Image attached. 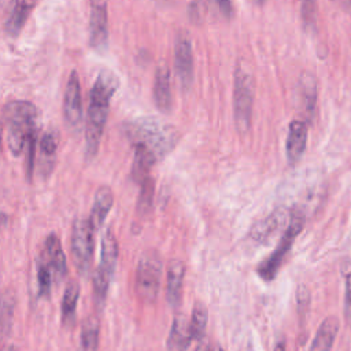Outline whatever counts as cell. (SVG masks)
Returning <instances> with one entry per match:
<instances>
[{
    "label": "cell",
    "mask_w": 351,
    "mask_h": 351,
    "mask_svg": "<svg viewBox=\"0 0 351 351\" xmlns=\"http://www.w3.org/2000/svg\"><path fill=\"white\" fill-rule=\"evenodd\" d=\"M118 262V241L111 229L106 230L101 239L100 262L93 274V302L97 308L106 303L108 288Z\"/></svg>",
    "instance_id": "obj_4"
},
{
    "label": "cell",
    "mask_w": 351,
    "mask_h": 351,
    "mask_svg": "<svg viewBox=\"0 0 351 351\" xmlns=\"http://www.w3.org/2000/svg\"><path fill=\"white\" fill-rule=\"evenodd\" d=\"M36 1L37 0H18L14 10L10 12V18L5 22V32L11 37H16L21 33L36 5Z\"/></svg>",
    "instance_id": "obj_22"
},
{
    "label": "cell",
    "mask_w": 351,
    "mask_h": 351,
    "mask_svg": "<svg viewBox=\"0 0 351 351\" xmlns=\"http://www.w3.org/2000/svg\"><path fill=\"white\" fill-rule=\"evenodd\" d=\"M174 70L177 81L184 90H188L193 82V52L186 34L181 33L174 44Z\"/></svg>",
    "instance_id": "obj_9"
},
{
    "label": "cell",
    "mask_w": 351,
    "mask_h": 351,
    "mask_svg": "<svg viewBox=\"0 0 351 351\" xmlns=\"http://www.w3.org/2000/svg\"><path fill=\"white\" fill-rule=\"evenodd\" d=\"M134 156L132 165V178L134 182L141 184L147 177H149V171L152 166L158 162L155 155L143 145H133Z\"/></svg>",
    "instance_id": "obj_20"
},
{
    "label": "cell",
    "mask_w": 351,
    "mask_h": 351,
    "mask_svg": "<svg viewBox=\"0 0 351 351\" xmlns=\"http://www.w3.org/2000/svg\"><path fill=\"white\" fill-rule=\"evenodd\" d=\"M162 280V259L155 251H145L138 262L136 269L134 289L137 296L145 302H155Z\"/></svg>",
    "instance_id": "obj_7"
},
{
    "label": "cell",
    "mask_w": 351,
    "mask_h": 351,
    "mask_svg": "<svg viewBox=\"0 0 351 351\" xmlns=\"http://www.w3.org/2000/svg\"><path fill=\"white\" fill-rule=\"evenodd\" d=\"M26 154H25V173L26 180L30 181L33 177V169H34V160H36V149H37V132H34L29 140L26 141Z\"/></svg>",
    "instance_id": "obj_30"
},
{
    "label": "cell",
    "mask_w": 351,
    "mask_h": 351,
    "mask_svg": "<svg viewBox=\"0 0 351 351\" xmlns=\"http://www.w3.org/2000/svg\"><path fill=\"white\" fill-rule=\"evenodd\" d=\"M287 214L282 208H277L265 217L262 221L256 222L251 229V237L258 243H267L281 228L284 226Z\"/></svg>",
    "instance_id": "obj_16"
},
{
    "label": "cell",
    "mask_w": 351,
    "mask_h": 351,
    "mask_svg": "<svg viewBox=\"0 0 351 351\" xmlns=\"http://www.w3.org/2000/svg\"><path fill=\"white\" fill-rule=\"evenodd\" d=\"M337 3H339L343 8H350V7H351V0H337Z\"/></svg>",
    "instance_id": "obj_35"
},
{
    "label": "cell",
    "mask_w": 351,
    "mask_h": 351,
    "mask_svg": "<svg viewBox=\"0 0 351 351\" xmlns=\"http://www.w3.org/2000/svg\"><path fill=\"white\" fill-rule=\"evenodd\" d=\"M5 223H7V215L3 214V213H0V230H1V228H3Z\"/></svg>",
    "instance_id": "obj_36"
},
{
    "label": "cell",
    "mask_w": 351,
    "mask_h": 351,
    "mask_svg": "<svg viewBox=\"0 0 351 351\" xmlns=\"http://www.w3.org/2000/svg\"><path fill=\"white\" fill-rule=\"evenodd\" d=\"M217 3H218V5H219L221 11H222L226 16H229V15L232 14V1H230V0H217Z\"/></svg>",
    "instance_id": "obj_34"
},
{
    "label": "cell",
    "mask_w": 351,
    "mask_h": 351,
    "mask_svg": "<svg viewBox=\"0 0 351 351\" xmlns=\"http://www.w3.org/2000/svg\"><path fill=\"white\" fill-rule=\"evenodd\" d=\"M119 86L118 77L111 70H101L89 92V106L85 123V156L93 159L100 148L110 103Z\"/></svg>",
    "instance_id": "obj_1"
},
{
    "label": "cell",
    "mask_w": 351,
    "mask_h": 351,
    "mask_svg": "<svg viewBox=\"0 0 351 351\" xmlns=\"http://www.w3.org/2000/svg\"><path fill=\"white\" fill-rule=\"evenodd\" d=\"M100 336V322L96 317H88L81 326L80 332V347L86 351H93L99 348Z\"/></svg>",
    "instance_id": "obj_26"
},
{
    "label": "cell",
    "mask_w": 351,
    "mask_h": 351,
    "mask_svg": "<svg viewBox=\"0 0 351 351\" xmlns=\"http://www.w3.org/2000/svg\"><path fill=\"white\" fill-rule=\"evenodd\" d=\"M307 125L304 121L293 119L289 123L287 141H285V154L289 165H295L303 156L307 147Z\"/></svg>",
    "instance_id": "obj_12"
},
{
    "label": "cell",
    "mask_w": 351,
    "mask_h": 351,
    "mask_svg": "<svg viewBox=\"0 0 351 351\" xmlns=\"http://www.w3.org/2000/svg\"><path fill=\"white\" fill-rule=\"evenodd\" d=\"M154 191H155V182L151 177H147L140 184V193L137 199V213L138 215H147L151 210L152 200H154Z\"/></svg>",
    "instance_id": "obj_29"
},
{
    "label": "cell",
    "mask_w": 351,
    "mask_h": 351,
    "mask_svg": "<svg viewBox=\"0 0 351 351\" xmlns=\"http://www.w3.org/2000/svg\"><path fill=\"white\" fill-rule=\"evenodd\" d=\"M44 254L45 259L49 263L53 277L56 281L63 280V277L67 273V262H66V255L60 243V239L56 234H49L45 239L44 243Z\"/></svg>",
    "instance_id": "obj_15"
},
{
    "label": "cell",
    "mask_w": 351,
    "mask_h": 351,
    "mask_svg": "<svg viewBox=\"0 0 351 351\" xmlns=\"http://www.w3.org/2000/svg\"><path fill=\"white\" fill-rule=\"evenodd\" d=\"M302 11H303V19L310 23V22H314L315 16V4L313 0H304L303 1V7H302Z\"/></svg>",
    "instance_id": "obj_32"
},
{
    "label": "cell",
    "mask_w": 351,
    "mask_h": 351,
    "mask_svg": "<svg viewBox=\"0 0 351 351\" xmlns=\"http://www.w3.org/2000/svg\"><path fill=\"white\" fill-rule=\"evenodd\" d=\"M1 147H3V123L0 121V154H1Z\"/></svg>",
    "instance_id": "obj_37"
},
{
    "label": "cell",
    "mask_w": 351,
    "mask_h": 351,
    "mask_svg": "<svg viewBox=\"0 0 351 351\" xmlns=\"http://www.w3.org/2000/svg\"><path fill=\"white\" fill-rule=\"evenodd\" d=\"M16 3H18V0H0V11L1 12H11Z\"/></svg>",
    "instance_id": "obj_33"
},
{
    "label": "cell",
    "mask_w": 351,
    "mask_h": 351,
    "mask_svg": "<svg viewBox=\"0 0 351 351\" xmlns=\"http://www.w3.org/2000/svg\"><path fill=\"white\" fill-rule=\"evenodd\" d=\"M207 321H208V311L206 306L203 303H196L192 310V315L189 321V332H191L192 341H200L203 339L206 333Z\"/></svg>",
    "instance_id": "obj_27"
},
{
    "label": "cell",
    "mask_w": 351,
    "mask_h": 351,
    "mask_svg": "<svg viewBox=\"0 0 351 351\" xmlns=\"http://www.w3.org/2000/svg\"><path fill=\"white\" fill-rule=\"evenodd\" d=\"M63 115L67 126L70 129H77L82 121V95L80 77L75 70L69 75L64 99H63Z\"/></svg>",
    "instance_id": "obj_10"
},
{
    "label": "cell",
    "mask_w": 351,
    "mask_h": 351,
    "mask_svg": "<svg viewBox=\"0 0 351 351\" xmlns=\"http://www.w3.org/2000/svg\"><path fill=\"white\" fill-rule=\"evenodd\" d=\"M16 306V296L12 288H5L0 293V339H4L10 335L14 314Z\"/></svg>",
    "instance_id": "obj_21"
},
{
    "label": "cell",
    "mask_w": 351,
    "mask_h": 351,
    "mask_svg": "<svg viewBox=\"0 0 351 351\" xmlns=\"http://www.w3.org/2000/svg\"><path fill=\"white\" fill-rule=\"evenodd\" d=\"M7 126V145L14 156L25 149L29 137L37 132V108L26 100H12L3 108Z\"/></svg>",
    "instance_id": "obj_3"
},
{
    "label": "cell",
    "mask_w": 351,
    "mask_h": 351,
    "mask_svg": "<svg viewBox=\"0 0 351 351\" xmlns=\"http://www.w3.org/2000/svg\"><path fill=\"white\" fill-rule=\"evenodd\" d=\"M298 88H299V96H300V101L303 104L304 112L306 115L311 117L317 103V82L314 75L304 73L299 80Z\"/></svg>",
    "instance_id": "obj_25"
},
{
    "label": "cell",
    "mask_w": 351,
    "mask_h": 351,
    "mask_svg": "<svg viewBox=\"0 0 351 351\" xmlns=\"http://www.w3.org/2000/svg\"><path fill=\"white\" fill-rule=\"evenodd\" d=\"M123 133L132 145H143L158 160L170 154L180 140L174 126L154 118H137L123 125Z\"/></svg>",
    "instance_id": "obj_2"
},
{
    "label": "cell",
    "mask_w": 351,
    "mask_h": 351,
    "mask_svg": "<svg viewBox=\"0 0 351 351\" xmlns=\"http://www.w3.org/2000/svg\"><path fill=\"white\" fill-rule=\"evenodd\" d=\"M192 343L191 332H189V324L186 322V318L184 314H177L173 319L166 347L169 350H186Z\"/></svg>",
    "instance_id": "obj_18"
},
{
    "label": "cell",
    "mask_w": 351,
    "mask_h": 351,
    "mask_svg": "<svg viewBox=\"0 0 351 351\" xmlns=\"http://www.w3.org/2000/svg\"><path fill=\"white\" fill-rule=\"evenodd\" d=\"M71 256L75 269L81 276H86L92 266L95 250V229L89 218H77L70 234Z\"/></svg>",
    "instance_id": "obj_8"
},
{
    "label": "cell",
    "mask_w": 351,
    "mask_h": 351,
    "mask_svg": "<svg viewBox=\"0 0 351 351\" xmlns=\"http://www.w3.org/2000/svg\"><path fill=\"white\" fill-rule=\"evenodd\" d=\"M108 38L107 5L103 0H93L89 18V43L95 49H103Z\"/></svg>",
    "instance_id": "obj_11"
},
{
    "label": "cell",
    "mask_w": 351,
    "mask_h": 351,
    "mask_svg": "<svg viewBox=\"0 0 351 351\" xmlns=\"http://www.w3.org/2000/svg\"><path fill=\"white\" fill-rule=\"evenodd\" d=\"M185 278V265L182 261L174 259L169 263L166 277V300L171 307H178L182 299V287Z\"/></svg>",
    "instance_id": "obj_14"
},
{
    "label": "cell",
    "mask_w": 351,
    "mask_h": 351,
    "mask_svg": "<svg viewBox=\"0 0 351 351\" xmlns=\"http://www.w3.org/2000/svg\"><path fill=\"white\" fill-rule=\"evenodd\" d=\"M254 96L252 74L244 66H237L233 81V118L239 133H247L251 126Z\"/></svg>",
    "instance_id": "obj_5"
},
{
    "label": "cell",
    "mask_w": 351,
    "mask_h": 351,
    "mask_svg": "<svg viewBox=\"0 0 351 351\" xmlns=\"http://www.w3.org/2000/svg\"><path fill=\"white\" fill-rule=\"evenodd\" d=\"M344 315L351 321V270L346 274V293H344Z\"/></svg>",
    "instance_id": "obj_31"
},
{
    "label": "cell",
    "mask_w": 351,
    "mask_h": 351,
    "mask_svg": "<svg viewBox=\"0 0 351 351\" xmlns=\"http://www.w3.org/2000/svg\"><path fill=\"white\" fill-rule=\"evenodd\" d=\"M52 269L45 258H41L37 263V282H38V296L49 298L52 289Z\"/></svg>",
    "instance_id": "obj_28"
},
{
    "label": "cell",
    "mask_w": 351,
    "mask_h": 351,
    "mask_svg": "<svg viewBox=\"0 0 351 351\" xmlns=\"http://www.w3.org/2000/svg\"><path fill=\"white\" fill-rule=\"evenodd\" d=\"M304 214L302 211H293L287 229L284 230L278 244L276 245V248L273 250V252L266 256L258 266L256 271L259 274V277L265 281H271L276 278L280 267L282 266V262L285 259V256L288 255L289 250L292 248V244L295 241V239L300 234V232L304 228Z\"/></svg>",
    "instance_id": "obj_6"
},
{
    "label": "cell",
    "mask_w": 351,
    "mask_h": 351,
    "mask_svg": "<svg viewBox=\"0 0 351 351\" xmlns=\"http://www.w3.org/2000/svg\"><path fill=\"white\" fill-rule=\"evenodd\" d=\"M59 143H60V136H59V132L56 129H48L41 136V138L38 141V151H40L41 162L45 163L44 166L47 167V174L51 173L49 165L53 166V158L58 152Z\"/></svg>",
    "instance_id": "obj_23"
},
{
    "label": "cell",
    "mask_w": 351,
    "mask_h": 351,
    "mask_svg": "<svg viewBox=\"0 0 351 351\" xmlns=\"http://www.w3.org/2000/svg\"><path fill=\"white\" fill-rule=\"evenodd\" d=\"M337 332H339V321H337V318L333 317V315L332 317H326L321 322V325H319V328H318V330H317V333H315V336L313 339V343L310 344L308 350H311V351L330 350L333 347V343H335V339L337 336Z\"/></svg>",
    "instance_id": "obj_19"
},
{
    "label": "cell",
    "mask_w": 351,
    "mask_h": 351,
    "mask_svg": "<svg viewBox=\"0 0 351 351\" xmlns=\"http://www.w3.org/2000/svg\"><path fill=\"white\" fill-rule=\"evenodd\" d=\"M114 204V193L108 186H100L93 197L89 221L95 232L100 230Z\"/></svg>",
    "instance_id": "obj_17"
},
{
    "label": "cell",
    "mask_w": 351,
    "mask_h": 351,
    "mask_svg": "<svg viewBox=\"0 0 351 351\" xmlns=\"http://www.w3.org/2000/svg\"><path fill=\"white\" fill-rule=\"evenodd\" d=\"M80 298V284L77 281H70L64 289L62 299V321L64 325H73L75 319L77 303Z\"/></svg>",
    "instance_id": "obj_24"
},
{
    "label": "cell",
    "mask_w": 351,
    "mask_h": 351,
    "mask_svg": "<svg viewBox=\"0 0 351 351\" xmlns=\"http://www.w3.org/2000/svg\"><path fill=\"white\" fill-rule=\"evenodd\" d=\"M152 95H154V103L159 111L165 114L171 111L173 96H171V85H170V71L167 66H159L156 69Z\"/></svg>",
    "instance_id": "obj_13"
}]
</instances>
